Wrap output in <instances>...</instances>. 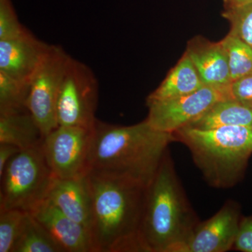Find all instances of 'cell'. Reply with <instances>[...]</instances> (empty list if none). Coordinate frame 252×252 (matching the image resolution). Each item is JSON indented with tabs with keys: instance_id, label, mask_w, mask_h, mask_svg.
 <instances>
[{
	"instance_id": "obj_1",
	"label": "cell",
	"mask_w": 252,
	"mask_h": 252,
	"mask_svg": "<svg viewBox=\"0 0 252 252\" xmlns=\"http://www.w3.org/2000/svg\"><path fill=\"white\" fill-rule=\"evenodd\" d=\"M173 134L154 128L147 120L131 126L97 120L93 132L89 172L122 177L147 187L175 142ZM88 172V173H89Z\"/></svg>"
},
{
	"instance_id": "obj_2",
	"label": "cell",
	"mask_w": 252,
	"mask_h": 252,
	"mask_svg": "<svg viewBox=\"0 0 252 252\" xmlns=\"http://www.w3.org/2000/svg\"><path fill=\"white\" fill-rule=\"evenodd\" d=\"M86 177L94 252H143L140 228L147 187L96 172H89Z\"/></svg>"
},
{
	"instance_id": "obj_3",
	"label": "cell",
	"mask_w": 252,
	"mask_h": 252,
	"mask_svg": "<svg viewBox=\"0 0 252 252\" xmlns=\"http://www.w3.org/2000/svg\"><path fill=\"white\" fill-rule=\"evenodd\" d=\"M198 223L168 151L146 189L140 228L142 250L183 252Z\"/></svg>"
},
{
	"instance_id": "obj_4",
	"label": "cell",
	"mask_w": 252,
	"mask_h": 252,
	"mask_svg": "<svg viewBox=\"0 0 252 252\" xmlns=\"http://www.w3.org/2000/svg\"><path fill=\"white\" fill-rule=\"evenodd\" d=\"M187 146L210 187L229 189L242 178L252 154V126L210 130L185 127L173 133Z\"/></svg>"
},
{
	"instance_id": "obj_5",
	"label": "cell",
	"mask_w": 252,
	"mask_h": 252,
	"mask_svg": "<svg viewBox=\"0 0 252 252\" xmlns=\"http://www.w3.org/2000/svg\"><path fill=\"white\" fill-rule=\"evenodd\" d=\"M41 144L21 151L8 162L0 176V210L15 209L30 213L46 200L54 177Z\"/></svg>"
},
{
	"instance_id": "obj_6",
	"label": "cell",
	"mask_w": 252,
	"mask_h": 252,
	"mask_svg": "<svg viewBox=\"0 0 252 252\" xmlns=\"http://www.w3.org/2000/svg\"><path fill=\"white\" fill-rule=\"evenodd\" d=\"M71 58L61 46L49 45L30 83L26 107L44 137L59 126L58 97Z\"/></svg>"
},
{
	"instance_id": "obj_7",
	"label": "cell",
	"mask_w": 252,
	"mask_h": 252,
	"mask_svg": "<svg viewBox=\"0 0 252 252\" xmlns=\"http://www.w3.org/2000/svg\"><path fill=\"white\" fill-rule=\"evenodd\" d=\"M97 100L98 84L93 71L71 58L58 97V124L94 128Z\"/></svg>"
},
{
	"instance_id": "obj_8",
	"label": "cell",
	"mask_w": 252,
	"mask_h": 252,
	"mask_svg": "<svg viewBox=\"0 0 252 252\" xmlns=\"http://www.w3.org/2000/svg\"><path fill=\"white\" fill-rule=\"evenodd\" d=\"M94 129L59 126L44 137L43 153L54 177L79 178L87 175Z\"/></svg>"
},
{
	"instance_id": "obj_9",
	"label": "cell",
	"mask_w": 252,
	"mask_h": 252,
	"mask_svg": "<svg viewBox=\"0 0 252 252\" xmlns=\"http://www.w3.org/2000/svg\"><path fill=\"white\" fill-rule=\"evenodd\" d=\"M226 98H233L230 93L204 86L187 95L147 103L149 114L146 120L157 130L173 134Z\"/></svg>"
},
{
	"instance_id": "obj_10",
	"label": "cell",
	"mask_w": 252,
	"mask_h": 252,
	"mask_svg": "<svg viewBox=\"0 0 252 252\" xmlns=\"http://www.w3.org/2000/svg\"><path fill=\"white\" fill-rule=\"evenodd\" d=\"M240 219L238 204L228 200L211 218L200 222L183 252H225L234 246Z\"/></svg>"
},
{
	"instance_id": "obj_11",
	"label": "cell",
	"mask_w": 252,
	"mask_h": 252,
	"mask_svg": "<svg viewBox=\"0 0 252 252\" xmlns=\"http://www.w3.org/2000/svg\"><path fill=\"white\" fill-rule=\"evenodd\" d=\"M50 44L26 31L21 35L0 40V72L30 85Z\"/></svg>"
},
{
	"instance_id": "obj_12",
	"label": "cell",
	"mask_w": 252,
	"mask_h": 252,
	"mask_svg": "<svg viewBox=\"0 0 252 252\" xmlns=\"http://www.w3.org/2000/svg\"><path fill=\"white\" fill-rule=\"evenodd\" d=\"M30 214L51 235L63 252H94L90 231L46 199Z\"/></svg>"
},
{
	"instance_id": "obj_13",
	"label": "cell",
	"mask_w": 252,
	"mask_h": 252,
	"mask_svg": "<svg viewBox=\"0 0 252 252\" xmlns=\"http://www.w3.org/2000/svg\"><path fill=\"white\" fill-rule=\"evenodd\" d=\"M185 53L205 86L230 94L229 66L221 41L213 42L202 36H195L189 41Z\"/></svg>"
},
{
	"instance_id": "obj_14",
	"label": "cell",
	"mask_w": 252,
	"mask_h": 252,
	"mask_svg": "<svg viewBox=\"0 0 252 252\" xmlns=\"http://www.w3.org/2000/svg\"><path fill=\"white\" fill-rule=\"evenodd\" d=\"M86 176L72 179L54 177L46 199L66 216L89 230L91 203Z\"/></svg>"
},
{
	"instance_id": "obj_15",
	"label": "cell",
	"mask_w": 252,
	"mask_h": 252,
	"mask_svg": "<svg viewBox=\"0 0 252 252\" xmlns=\"http://www.w3.org/2000/svg\"><path fill=\"white\" fill-rule=\"evenodd\" d=\"M204 86L205 85L193 62L185 53L160 86L149 94L147 103L187 95L198 91Z\"/></svg>"
},
{
	"instance_id": "obj_16",
	"label": "cell",
	"mask_w": 252,
	"mask_h": 252,
	"mask_svg": "<svg viewBox=\"0 0 252 252\" xmlns=\"http://www.w3.org/2000/svg\"><path fill=\"white\" fill-rule=\"evenodd\" d=\"M40 127L27 109L0 114V144H9L21 151L42 143Z\"/></svg>"
},
{
	"instance_id": "obj_17",
	"label": "cell",
	"mask_w": 252,
	"mask_h": 252,
	"mask_svg": "<svg viewBox=\"0 0 252 252\" xmlns=\"http://www.w3.org/2000/svg\"><path fill=\"white\" fill-rule=\"evenodd\" d=\"M225 126H252V106L234 98L220 99L186 127L210 130Z\"/></svg>"
},
{
	"instance_id": "obj_18",
	"label": "cell",
	"mask_w": 252,
	"mask_h": 252,
	"mask_svg": "<svg viewBox=\"0 0 252 252\" xmlns=\"http://www.w3.org/2000/svg\"><path fill=\"white\" fill-rule=\"evenodd\" d=\"M12 252H63L47 230L29 213Z\"/></svg>"
},
{
	"instance_id": "obj_19",
	"label": "cell",
	"mask_w": 252,
	"mask_h": 252,
	"mask_svg": "<svg viewBox=\"0 0 252 252\" xmlns=\"http://www.w3.org/2000/svg\"><path fill=\"white\" fill-rule=\"evenodd\" d=\"M221 41L224 48L231 81L252 75V49L241 39L228 33Z\"/></svg>"
},
{
	"instance_id": "obj_20",
	"label": "cell",
	"mask_w": 252,
	"mask_h": 252,
	"mask_svg": "<svg viewBox=\"0 0 252 252\" xmlns=\"http://www.w3.org/2000/svg\"><path fill=\"white\" fill-rule=\"evenodd\" d=\"M29 89L28 84L0 72V114L27 109L26 102Z\"/></svg>"
},
{
	"instance_id": "obj_21",
	"label": "cell",
	"mask_w": 252,
	"mask_h": 252,
	"mask_svg": "<svg viewBox=\"0 0 252 252\" xmlns=\"http://www.w3.org/2000/svg\"><path fill=\"white\" fill-rule=\"evenodd\" d=\"M28 215L15 209L0 210V252H12Z\"/></svg>"
},
{
	"instance_id": "obj_22",
	"label": "cell",
	"mask_w": 252,
	"mask_h": 252,
	"mask_svg": "<svg viewBox=\"0 0 252 252\" xmlns=\"http://www.w3.org/2000/svg\"><path fill=\"white\" fill-rule=\"evenodd\" d=\"M222 16L230 23L229 32L252 49V4L237 9H224Z\"/></svg>"
},
{
	"instance_id": "obj_23",
	"label": "cell",
	"mask_w": 252,
	"mask_h": 252,
	"mask_svg": "<svg viewBox=\"0 0 252 252\" xmlns=\"http://www.w3.org/2000/svg\"><path fill=\"white\" fill-rule=\"evenodd\" d=\"M26 31L20 23L11 0H0V40L16 37Z\"/></svg>"
},
{
	"instance_id": "obj_24",
	"label": "cell",
	"mask_w": 252,
	"mask_h": 252,
	"mask_svg": "<svg viewBox=\"0 0 252 252\" xmlns=\"http://www.w3.org/2000/svg\"><path fill=\"white\" fill-rule=\"evenodd\" d=\"M233 248L240 252H252V216L240 220Z\"/></svg>"
},
{
	"instance_id": "obj_25",
	"label": "cell",
	"mask_w": 252,
	"mask_h": 252,
	"mask_svg": "<svg viewBox=\"0 0 252 252\" xmlns=\"http://www.w3.org/2000/svg\"><path fill=\"white\" fill-rule=\"evenodd\" d=\"M230 94L239 102L252 106V75L233 81L230 85Z\"/></svg>"
},
{
	"instance_id": "obj_26",
	"label": "cell",
	"mask_w": 252,
	"mask_h": 252,
	"mask_svg": "<svg viewBox=\"0 0 252 252\" xmlns=\"http://www.w3.org/2000/svg\"><path fill=\"white\" fill-rule=\"evenodd\" d=\"M21 151V149L11 144H0V176L2 175L10 160Z\"/></svg>"
},
{
	"instance_id": "obj_27",
	"label": "cell",
	"mask_w": 252,
	"mask_h": 252,
	"mask_svg": "<svg viewBox=\"0 0 252 252\" xmlns=\"http://www.w3.org/2000/svg\"><path fill=\"white\" fill-rule=\"evenodd\" d=\"M252 4V0H223L225 10L237 9Z\"/></svg>"
}]
</instances>
